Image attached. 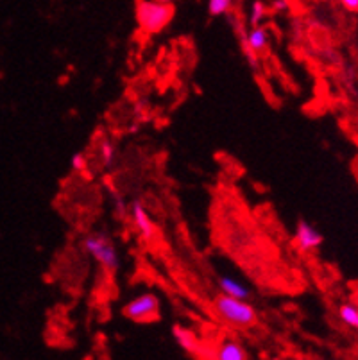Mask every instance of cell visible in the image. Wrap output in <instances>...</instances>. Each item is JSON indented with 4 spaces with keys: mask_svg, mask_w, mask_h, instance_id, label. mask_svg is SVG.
Here are the masks:
<instances>
[{
    "mask_svg": "<svg viewBox=\"0 0 358 360\" xmlns=\"http://www.w3.org/2000/svg\"><path fill=\"white\" fill-rule=\"evenodd\" d=\"M131 219H133L134 228H136L138 233L142 235V238L151 240V238L154 237V233H156L154 222L153 219L149 217V214H147L146 206L140 201H134L133 205H131Z\"/></svg>",
    "mask_w": 358,
    "mask_h": 360,
    "instance_id": "8992f818",
    "label": "cell"
},
{
    "mask_svg": "<svg viewBox=\"0 0 358 360\" xmlns=\"http://www.w3.org/2000/svg\"><path fill=\"white\" fill-rule=\"evenodd\" d=\"M72 169L74 170H84L87 169V156L84 155H74L72 156Z\"/></svg>",
    "mask_w": 358,
    "mask_h": 360,
    "instance_id": "9a60e30c",
    "label": "cell"
},
{
    "mask_svg": "<svg viewBox=\"0 0 358 360\" xmlns=\"http://www.w3.org/2000/svg\"><path fill=\"white\" fill-rule=\"evenodd\" d=\"M219 287H221L222 294L231 297H238V300H249L251 296V290L245 283H242L241 280L231 276H221L219 278Z\"/></svg>",
    "mask_w": 358,
    "mask_h": 360,
    "instance_id": "ba28073f",
    "label": "cell"
},
{
    "mask_svg": "<svg viewBox=\"0 0 358 360\" xmlns=\"http://www.w3.org/2000/svg\"><path fill=\"white\" fill-rule=\"evenodd\" d=\"M339 2L347 9V11H358V0H339Z\"/></svg>",
    "mask_w": 358,
    "mask_h": 360,
    "instance_id": "2e32d148",
    "label": "cell"
},
{
    "mask_svg": "<svg viewBox=\"0 0 358 360\" xmlns=\"http://www.w3.org/2000/svg\"><path fill=\"white\" fill-rule=\"evenodd\" d=\"M174 337H176V342L185 349L186 353H196L199 348V340L197 335L188 328H181V326H176L174 328Z\"/></svg>",
    "mask_w": 358,
    "mask_h": 360,
    "instance_id": "30bf717a",
    "label": "cell"
},
{
    "mask_svg": "<svg viewBox=\"0 0 358 360\" xmlns=\"http://www.w3.org/2000/svg\"><path fill=\"white\" fill-rule=\"evenodd\" d=\"M323 233L315 226H312L310 222L301 221L300 224L295 226L294 242L301 253H312V251H315L323 244Z\"/></svg>",
    "mask_w": 358,
    "mask_h": 360,
    "instance_id": "5b68a950",
    "label": "cell"
},
{
    "mask_svg": "<svg viewBox=\"0 0 358 360\" xmlns=\"http://www.w3.org/2000/svg\"><path fill=\"white\" fill-rule=\"evenodd\" d=\"M339 316L344 325L351 326V328H358V305H354V303H344L339 309Z\"/></svg>",
    "mask_w": 358,
    "mask_h": 360,
    "instance_id": "8fae6325",
    "label": "cell"
},
{
    "mask_svg": "<svg viewBox=\"0 0 358 360\" xmlns=\"http://www.w3.org/2000/svg\"><path fill=\"white\" fill-rule=\"evenodd\" d=\"M285 8H287V2H285V0H276L274 9H285Z\"/></svg>",
    "mask_w": 358,
    "mask_h": 360,
    "instance_id": "e0dca14e",
    "label": "cell"
},
{
    "mask_svg": "<svg viewBox=\"0 0 358 360\" xmlns=\"http://www.w3.org/2000/svg\"><path fill=\"white\" fill-rule=\"evenodd\" d=\"M265 20V6L260 0H255L251 6V13H249V22L251 25H260V22Z\"/></svg>",
    "mask_w": 358,
    "mask_h": 360,
    "instance_id": "5bb4252c",
    "label": "cell"
},
{
    "mask_svg": "<svg viewBox=\"0 0 358 360\" xmlns=\"http://www.w3.org/2000/svg\"><path fill=\"white\" fill-rule=\"evenodd\" d=\"M235 4V0H210L208 11L212 16H222L229 11Z\"/></svg>",
    "mask_w": 358,
    "mask_h": 360,
    "instance_id": "4fadbf2b",
    "label": "cell"
},
{
    "mask_svg": "<svg viewBox=\"0 0 358 360\" xmlns=\"http://www.w3.org/2000/svg\"><path fill=\"white\" fill-rule=\"evenodd\" d=\"M122 314L134 323H142V325L153 323L160 317V300L154 294L146 292L126 303Z\"/></svg>",
    "mask_w": 358,
    "mask_h": 360,
    "instance_id": "277c9868",
    "label": "cell"
},
{
    "mask_svg": "<svg viewBox=\"0 0 358 360\" xmlns=\"http://www.w3.org/2000/svg\"><path fill=\"white\" fill-rule=\"evenodd\" d=\"M217 360H245L248 352L244 346L236 340H222L221 346L217 348L215 353Z\"/></svg>",
    "mask_w": 358,
    "mask_h": 360,
    "instance_id": "9c48e42d",
    "label": "cell"
},
{
    "mask_svg": "<svg viewBox=\"0 0 358 360\" xmlns=\"http://www.w3.org/2000/svg\"><path fill=\"white\" fill-rule=\"evenodd\" d=\"M134 15L140 31L146 34H158L172 22L174 6L172 2H160V0H138Z\"/></svg>",
    "mask_w": 358,
    "mask_h": 360,
    "instance_id": "6da1fadb",
    "label": "cell"
},
{
    "mask_svg": "<svg viewBox=\"0 0 358 360\" xmlns=\"http://www.w3.org/2000/svg\"><path fill=\"white\" fill-rule=\"evenodd\" d=\"M160 2H172V0H160Z\"/></svg>",
    "mask_w": 358,
    "mask_h": 360,
    "instance_id": "ac0fdd59",
    "label": "cell"
},
{
    "mask_svg": "<svg viewBox=\"0 0 358 360\" xmlns=\"http://www.w3.org/2000/svg\"><path fill=\"white\" fill-rule=\"evenodd\" d=\"M98 153H101V160H103L104 165L106 167L113 165L115 158H117V149H115V146L110 142V140H103V142H101V146H98Z\"/></svg>",
    "mask_w": 358,
    "mask_h": 360,
    "instance_id": "7c38bea8",
    "label": "cell"
},
{
    "mask_svg": "<svg viewBox=\"0 0 358 360\" xmlns=\"http://www.w3.org/2000/svg\"><path fill=\"white\" fill-rule=\"evenodd\" d=\"M244 41L248 51L262 52L269 45V29L264 25H251Z\"/></svg>",
    "mask_w": 358,
    "mask_h": 360,
    "instance_id": "52a82bcc",
    "label": "cell"
},
{
    "mask_svg": "<svg viewBox=\"0 0 358 360\" xmlns=\"http://www.w3.org/2000/svg\"><path fill=\"white\" fill-rule=\"evenodd\" d=\"M83 250L103 267L106 273H115L120 265L117 248L111 242V238L104 233L88 235L83 240Z\"/></svg>",
    "mask_w": 358,
    "mask_h": 360,
    "instance_id": "3957f363",
    "label": "cell"
},
{
    "mask_svg": "<svg viewBox=\"0 0 358 360\" xmlns=\"http://www.w3.org/2000/svg\"><path fill=\"white\" fill-rule=\"evenodd\" d=\"M215 312L233 326L238 328H249L256 323V312L248 300H238L231 296H219L215 300Z\"/></svg>",
    "mask_w": 358,
    "mask_h": 360,
    "instance_id": "7a4b0ae2",
    "label": "cell"
}]
</instances>
